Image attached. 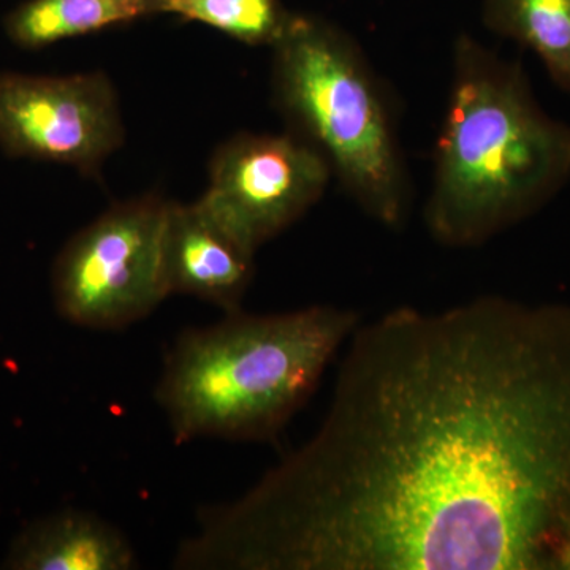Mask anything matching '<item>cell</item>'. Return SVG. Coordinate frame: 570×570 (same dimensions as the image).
Masks as SVG:
<instances>
[{"instance_id":"cell-4","label":"cell","mask_w":570,"mask_h":570,"mask_svg":"<svg viewBox=\"0 0 570 570\" xmlns=\"http://www.w3.org/2000/svg\"><path fill=\"white\" fill-rule=\"evenodd\" d=\"M273 55V96L294 132L324 154L371 219L403 227L407 165L387 94L360 45L325 18L294 13Z\"/></svg>"},{"instance_id":"cell-5","label":"cell","mask_w":570,"mask_h":570,"mask_svg":"<svg viewBox=\"0 0 570 570\" xmlns=\"http://www.w3.org/2000/svg\"><path fill=\"white\" fill-rule=\"evenodd\" d=\"M168 204L157 194L112 205L71 236L52 268V295L66 321L121 330L167 298L164 234Z\"/></svg>"},{"instance_id":"cell-7","label":"cell","mask_w":570,"mask_h":570,"mask_svg":"<svg viewBox=\"0 0 570 570\" xmlns=\"http://www.w3.org/2000/svg\"><path fill=\"white\" fill-rule=\"evenodd\" d=\"M122 142L118 94L102 71L0 73V148L7 156L70 165L91 176Z\"/></svg>"},{"instance_id":"cell-9","label":"cell","mask_w":570,"mask_h":570,"mask_svg":"<svg viewBox=\"0 0 570 570\" xmlns=\"http://www.w3.org/2000/svg\"><path fill=\"white\" fill-rule=\"evenodd\" d=\"M137 566L134 547L118 528L75 509L26 528L6 560V568L14 570H130Z\"/></svg>"},{"instance_id":"cell-12","label":"cell","mask_w":570,"mask_h":570,"mask_svg":"<svg viewBox=\"0 0 570 570\" xmlns=\"http://www.w3.org/2000/svg\"><path fill=\"white\" fill-rule=\"evenodd\" d=\"M164 13L197 21L250 47H275L291 11L281 0H164Z\"/></svg>"},{"instance_id":"cell-11","label":"cell","mask_w":570,"mask_h":570,"mask_svg":"<svg viewBox=\"0 0 570 570\" xmlns=\"http://www.w3.org/2000/svg\"><path fill=\"white\" fill-rule=\"evenodd\" d=\"M482 21L534 52L551 81L570 94V0H482Z\"/></svg>"},{"instance_id":"cell-1","label":"cell","mask_w":570,"mask_h":570,"mask_svg":"<svg viewBox=\"0 0 570 570\" xmlns=\"http://www.w3.org/2000/svg\"><path fill=\"white\" fill-rule=\"evenodd\" d=\"M187 570H570V306L360 322L316 433L198 513Z\"/></svg>"},{"instance_id":"cell-3","label":"cell","mask_w":570,"mask_h":570,"mask_svg":"<svg viewBox=\"0 0 570 570\" xmlns=\"http://www.w3.org/2000/svg\"><path fill=\"white\" fill-rule=\"evenodd\" d=\"M362 318L314 305L275 314H225L187 328L165 355L156 389L175 441H275L316 392Z\"/></svg>"},{"instance_id":"cell-6","label":"cell","mask_w":570,"mask_h":570,"mask_svg":"<svg viewBox=\"0 0 570 570\" xmlns=\"http://www.w3.org/2000/svg\"><path fill=\"white\" fill-rule=\"evenodd\" d=\"M332 176L324 154L295 132L238 134L214 154L198 204L255 254L324 197Z\"/></svg>"},{"instance_id":"cell-8","label":"cell","mask_w":570,"mask_h":570,"mask_svg":"<svg viewBox=\"0 0 570 570\" xmlns=\"http://www.w3.org/2000/svg\"><path fill=\"white\" fill-rule=\"evenodd\" d=\"M254 253L200 204H168L164 275L168 295L195 296L227 313L242 309L255 275Z\"/></svg>"},{"instance_id":"cell-2","label":"cell","mask_w":570,"mask_h":570,"mask_svg":"<svg viewBox=\"0 0 570 570\" xmlns=\"http://www.w3.org/2000/svg\"><path fill=\"white\" fill-rule=\"evenodd\" d=\"M569 181L570 124L540 107L520 63L461 33L425 205L431 238L452 249L485 245Z\"/></svg>"},{"instance_id":"cell-10","label":"cell","mask_w":570,"mask_h":570,"mask_svg":"<svg viewBox=\"0 0 570 570\" xmlns=\"http://www.w3.org/2000/svg\"><path fill=\"white\" fill-rule=\"evenodd\" d=\"M164 13V0H26L7 14L18 47L40 50L58 41Z\"/></svg>"}]
</instances>
